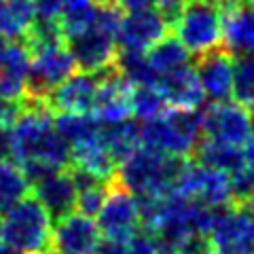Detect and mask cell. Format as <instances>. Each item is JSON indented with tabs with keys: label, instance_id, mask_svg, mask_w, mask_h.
Here are the masks:
<instances>
[{
	"label": "cell",
	"instance_id": "cell-1",
	"mask_svg": "<svg viewBox=\"0 0 254 254\" xmlns=\"http://www.w3.org/2000/svg\"><path fill=\"white\" fill-rule=\"evenodd\" d=\"M53 117L55 115L47 102L26 100L23 113L4 133L6 157L17 165L26 161H43L53 168H66L70 161V146L55 129Z\"/></svg>",
	"mask_w": 254,
	"mask_h": 254
},
{
	"label": "cell",
	"instance_id": "cell-2",
	"mask_svg": "<svg viewBox=\"0 0 254 254\" xmlns=\"http://www.w3.org/2000/svg\"><path fill=\"white\" fill-rule=\"evenodd\" d=\"M189 159L174 157L161 150L138 146L133 153L119 165L117 180L133 193L138 199L144 197H163L176 187L182 168Z\"/></svg>",
	"mask_w": 254,
	"mask_h": 254
},
{
	"label": "cell",
	"instance_id": "cell-3",
	"mask_svg": "<svg viewBox=\"0 0 254 254\" xmlns=\"http://www.w3.org/2000/svg\"><path fill=\"white\" fill-rule=\"evenodd\" d=\"M123 11L117 4L98 6L95 19L85 32L70 38L66 43L76 70L89 74H98L102 70L115 66L119 55V26Z\"/></svg>",
	"mask_w": 254,
	"mask_h": 254
},
{
	"label": "cell",
	"instance_id": "cell-4",
	"mask_svg": "<svg viewBox=\"0 0 254 254\" xmlns=\"http://www.w3.org/2000/svg\"><path fill=\"white\" fill-rule=\"evenodd\" d=\"M53 218L34 195H26L0 216V242L21 254L49 250Z\"/></svg>",
	"mask_w": 254,
	"mask_h": 254
},
{
	"label": "cell",
	"instance_id": "cell-5",
	"mask_svg": "<svg viewBox=\"0 0 254 254\" xmlns=\"http://www.w3.org/2000/svg\"><path fill=\"white\" fill-rule=\"evenodd\" d=\"M201 138V113L168 108L150 121L140 125V144L174 157L189 159Z\"/></svg>",
	"mask_w": 254,
	"mask_h": 254
},
{
	"label": "cell",
	"instance_id": "cell-6",
	"mask_svg": "<svg viewBox=\"0 0 254 254\" xmlns=\"http://www.w3.org/2000/svg\"><path fill=\"white\" fill-rule=\"evenodd\" d=\"M170 30L190 55H205L222 47V6L214 0H185Z\"/></svg>",
	"mask_w": 254,
	"mask_h": 254
},
{
	"label": "cell",
	"instance_id": "cell-7",
	"mask_svg": "<svg viewBox=\"0 0 254 254\" xmlns=\"http://www.w3.org/2000/svg\"><path fill=\"white\" fill-rule=\"evenodd\" d=\"M76 72V64L72 60L66 41H55L38 45L30 49V68L26 78V100L47 102L51 91L64 83L68 76Z\"/></svg>",
	"mask_w": 254,
	"mask_h": 254
},
{
	"label": "cell",
	"instance_id": "cell-8",
	"mask_svg": "<svg viewBox=\"0 0 254 254\" xmlns=\"http://www.w3.org/2000/svg\"><path fill=\"white\" fill-rule=\"evenodd\" d=\"M95 225L102 240L106 242H127L142 229V214L138 197L129 193L117 176L110 180L108 195L95 214Z\"/></svg>",
	"mask_w": 254,
	"mask_h": 254
},
{
	"label": "cell",
	"instance_id": "cell-9",
	"mask_svg": "<svg viewBox=\"0 0 254 254\" xmlns=\"http://www.w3.org/2000/svg\"><path fill=\"white\" fill-rule=\"evenodd\" d=\"M201 113V138L244 146L254 131V110L240 102H210Z\"/></svg>",
	"mask_w": 254,
	"mask_h": 254
},
{
	"label": "cell",
	"instance_id": "cell-10",
	"mask_svg": "<svg viewBox=\"0 0 254 254\" xmlns=\"http://www.w3.org/2000/svg\"><path fill=\"white\" fill-rule=\"evenodd\" d=\"M174 190H178L193 201H199L212 208L231 205V193H229V174L205 168L195 161H187L180 176L176 180Z\"/></svg>",
	"mask_w": 254,
	"mask_h": 254
},
{
	"label": "cell",
	"instance_id": "cell-11",
	"mask_svg": "<svg viewBox=\"0 0 254 254\" xmlns=\"http://www.w3.org/2000/svg\"><path fill=\"white\" fill-rule=\"evenodd\" d=\"M208 240L212 254H254V218L231 205L212 227Z\"/></svg>",
	"mask_w": 254,
	"mask_h": 254
},
{
	"label": "cell",
	"instance_id": "cell-12",
	"mask_svg": "<svg viewBox=\"0 0 254 254\" xmlns=\"http://www.w3.org/2000/svg\"><path fill=\"white\" fill-rule=\"evenodd\" d=\"M119 26V51L146 53L170 32V21L159 9L125 11Z\"/></svg>",
	"mask_w": 254,
	"mask_h": 254
},
{
	"label": "cell",
	"instance_id": "cell-13",
	"mask_svg": "<svg viewBox=\"0 0 254 254\" xmlns=\"http://www.w3.org/2000/svg\"><path fill=\"white\" fill-rule=\"evenodd\" d=\"M102 244L100 229L91 216L72 212L55 220L49 250L53 254H95Z\"/></svg>",
	"mask_w": 254,
	"mask_h": 254
},
{
	"label": "cell",
	"instance_id": "cell-14",
	"mask_svg": "<svg viewBox=\"0 0 254 254\" xmlns=\"http://www.w3.org/2000/svg\"><path fill=\"white\" fill-rule=\"evenodd\" d=\"M131 89L117 66L98 72V95L93 115L100 123H117L131 117Z\"/></svg>",
	"mask_w": 254,
	"mask_h": 254
},
{
	"label": "cell",
	"instance_id": "cell-15",
	"mask_svg": "<svg viewBox=\"0 0 254 254\" xmlns=\"http://www.w3.org/2000/svg\"><path fill=\"white\" fill-rule=\"evenodd\" d=\"M233 62H235V55L229 53L225 47H218V49L197 58L193 68L197 72V78H199L205 100L210 102L231 100Z\"/></svg>",
	"mask_w": 254,
	"mask_h": 254
},
{
	"label": "cell",
	"instance_id": "cell-16",
	"mask_svg": "<svg viewBox=\"0 0 254 254\" xmlns=\"http://www.w3.org/2000/svg\"><path fill=\"white\" fill-rule=\"evenodd\" d=\"M95 95H98V74L74 72L51 91L47 104L53 115H89L93 113Z\"/></svg>",
	"mask_w": 254,
	"mask_h": 254
},
{
	"label": "cell",
	"instance_id": "cell-17",
	"mask_svg": "<svg viewBox=\"0 0 254 254\" xmlns=\"http://www.w3.org/2000/svg\"><path fill=\"white\" fill-rule=\"evenodd\" d=\"M32 189H34L32 195L43 203V208L49 212L53 220H60L68 214L76 212V187L68 165L49 174L47 178L38 180Z\"/></svg>",
	"mask_w": 254,
	"mask_h": 254
},
{
	"label": "cell",
	"instance_id": "cell-18",
	"mask_svg": "<svg viewBox=\"0 0 254 254\" xmlns=\"http://www.w3.org/2000/svg\"><path fill=\"white\" fill-rule=\"evenodd\" d=\"M30 68V49L23 41H4L0 45V98L19 100L26 93Z\"/></svg>",
	"mask_w": 254,
	"mask_h": 254
},
{
	"label": "cell",
	"instance_id": "cell-19",
	"mask_svg": "<svg viewBox=\"0 0 254 254\" xmlns=\"http://www.w3.org/2000/svg\"><path fill=\"white\" fill-rule=\"evenodd\" d=\"M157 89L161 91L170 108L197 110L201 106V102L205 100L199 78H197V72L190 64H185V66L159 76Z\"/></svg>",
	"mask_w": 254,
	"mask_h": 254
},
{
	"label": "cell",
	"instance_id": "cell-20",
	"mask_svg": "<svg viewBox=\"0 0 254 254\" xmlns=\"http://www.w3.org/2000/svg\"><path fill=\"white\" fill-rule=\"evenodd\" d=\"M222 47L231 55L254 53V6L222 9Z\"/></svg>",
	"mask_w": 254,
	"mask_h": 254
},
{
	"label": "cell",
	"instance_id": "cell-21",
	"mask_svg": "<svg viewBox=\"0 0 254 254\" xmlns=\"http://www.w3.org/2000/svg\"><path fill=\"white\" fill-rule=\"evenodd\" d=\"M68 165L74 170L91 174L95 178H102V180H113L119 170L115 159L108 155V150L100 142V133L91 140H85V142H78V144L70 146Z\"/></svg>",
	"mask_w": 254,
	"mask_h": 254
},
{
	"label": "cell",
	"instance_id": "cell-22",
	"mask_svg": "<svg viewBox=\"0 0 254 254\" xmlns=\"http://www.w3.org/2000/svg\"><path fill=\"white\" fill-rule=\"evenodd\" d=\"M190 157H193L195 163L225 174H233L246 163V155L242 146L225 144V142H216L208 138H199Z\"/></svg>",
	"mask_w": 254,
	"mask_h": 254
},
{
	"label": "cell",
	"instance_id": "cell-23",
	"mask_svg": "<svg viewBox=\"0 0 254 254\" xmlns=\"http://www.w3.org/2000/svg\"><path fill=\"white\" fill-rule=\"evenodd\" d=\"M100 142L108 150V155L115 159V163L121 165L140 146V125L131 119H123L117 123H102Z\"/></svg>",
	"mask_w": 254,
	"mask_h": 254
},
{
	"label": "cell",
	"instance_id": "cell-24",
	"mask_svg": "<svg viewBox=\"0 0 254 254\" xmlns=\"http://www.w3.org/2000/svg\"><path fill=\"white\" fill-rule=\"evenodd\" d=\"M34 21L32 0H4L0 4V36L4 41H26Z\"/></svg>",
	"mask_w": 254,
	"mask_h": 254
},
{
	"label": "cell",
	"instance_id": "cell-25",
	"mask_svg": "<svg viewBox=\"0 0 254 254\" xmlns=\"http://www.w3.org/2000/svg\"><path fill=\"white\" fill-rule=\"evenodd\" d=\"M95 13H98V4L93 0H66L58 17V28L64 41L68 43L70 38L85 32L93 23Z\"/></svg>",
	"mask_w": 254,
	"mask_h": 254
},
{
	"label": "cell",
	"instance_id": "cell-26",
	"mask_svg": "<svg viewBox=\"0 0 254 254\" xmlns=\"http://www.w3.org/2000/svg\"><path fill=\"white\" fill-rule=\"evenodd\" d=\"M146 58H148V64H150V68H153V72L159 78V76H163V74L172 72V70L189 64L190 53L182 47V43L176 36H163L157 45H153L146 51Z\"/></svg>",
	"mask_w": 254,
	"mask_h": 254
},
{
	"label": "cell",
	"instance_id": "cell-27",
	"mask_svg": "<svg viewBox=\"0 0 254 254\" xmlns=\"http://www.w3.org/2000/svg\"><path fill=\"white\" fill-rule=\"evenodd\" d=\"M55 129L62 133V138L68 142V146H74L78 142L91 140L100 133V119L93 113L89 115H66V113H58V117L53 119Z\"/></svg>",
	"mask_w": 254,
	"mask_h": 254
},
{
	"label": "cell",
	"instance_id": "cell-28",
	"mask_svg": "<svg viewBox=\"0 0 254 254\" xmlns=\"http://www.w3.org/2000/svg\"><path fill=\"white\" fill-rule=\"evenodd\" d=\"M28 180L23 176L21 168L9 157L0 161V216L17 203L21 197L28 195Z\"/></svg>",
	"mask_w": 254,
	"mask_h": 254
},
{
	"label": "cell",
	"instance_id": "cell-29",
	"mask_svg": "<svg viewBox=\"0 0 254 254\" xmlns=\"http://www.w3.org/2000/svg\"><path fill=\"white\" fill-rule=\"evenodd\" d=\"M115 66H117V70L123 74V78L131 87L157 85V74L153 72V68H150L146 53H140V51H119Z\"/></svg>",
	"mask_w": 254,
	"mask_h": 254
},
{
	"label": "cell",
	"instance_id": "cell-30",
	"mask_svg": "<svg viewBox=\"0 0 254 254\" xmlns=\"http://www.w3.org/2000/svg\"><path fill=\"white\" fill-rule=\"evenodd\" d=\"M231 98L242 106L254 110V53L235 55Z\"/></svg>",
	"mask_w": 254,
	"mask_h": 254
},
{
	"label": "cell",
	"instance_id": "cell-31",
	"mask_svg": "<svg viewBox=\"0 0 254 254\" xmlns=\"http://www.w3.org/2000/svg\"><path fill=\"white\" fill-rule=\"evenodd\" d=\"M168 108V102L157 89V85H142L131 89V117L140 119L142 123L163 115Z\"/></svg>",
	"mask_w": 254,
	"mask_h": 254
},
{
	"label": "cell",
	"instance_id": "cell-32",
	"mask_svg": "<svg viewBox=\"0 0 254 254\" xmlns=\"http://www.w3.org/2000/svg\"><path fill=\"white\" fill-rule=\"evenodd\" d=\"M229 193H231V205H242L254 197V165L244 163L237 172L229 174Z\"/></svg>",
	"mask_w": 254,
	"mask_h": 254
},
{
	"label": "cell",
	"instance_id": "cell-33",
	"mask_svg": "<svg viewBox=\"0 0 254 254\" xmlns=\"http://www.w3.org/2000/svg\"><path fill=\"white\" fill-rule=\"evenodd\" d=\"M185 0H115V4L119 6L121 11H138V9H159L170 21V28H172V21L174 17L178 15L180 6Z\"/></svg>",
	"mask_w": 254,
	"mask_h": 254
},
{
	"label": "cell",
	"instance_id": "cell-34",
	"mask_svg": "<svg viewBox=\"0 0 254 254\" xmlns=\"http://www.w3.org/2000/svg\"><path fill=\"white\" fill-rule=\"evenodd\" d=\"M26 108V100L19 98V100H6V98H0V131L6 133L13 127V123L19 119V115L23 113Z\"/></svg>",
	"mask_w": 254,
	"mask_h": 254
},
{
	"label": "cell",
	"instance_id": "cell-35",
	"mask_svg": "<svg viewBox=\"0 0 254 254\" xmlns=\"http://www.w3.org/2000/svg\"><path fill=\"white\" fill-rule=\"evenodd\" d=\"M66 0H32L36 21H58Z\"/></svg>",
	"mask_w": 254,
	"mask_h": 254
},
{
	"label": "cell",
	"instance_id": "cell-36",
	"mask_svg": "<svg viewBox=\"0 0 254 254\" xmlns=\"http://www.w3.org/2000/svg\"><path fill=\"white\" fill-rule=\"evenodd\" d=\"M246 148H244V155H246V163H250V165H254V131H252V136H250V140L244 144Z\"/></svg>",
	"mask_w": 254,
	"mask_h": 254
},
{
	"label": "cell",
	"instance_id": "cell-37",
	"mask_svg": "<svg viewBox=\"0 0 254 254\" xmlns=\"http://www.w3.org/2000/svg\"><path fill=\"white\" fill-rule=\"evenodd\" d=\"M214 2H218L222 9H229V6H237V4H244L246 0H214Z\"/></svg>",
	"mask_w": 254,
	"mask_h": 254
},
{
	"label": "cell",
	"instance_id": "cell-38",
	"mask_svg": "<svg viewBox=\"0 0 254 254\" xmlns=\"http://www.w3.org/2000/svg\"><path fill=\"white\" fill-rule=\"evenodd\" d=\"M6 157V140H4V133L0 131V161Z\"/></svg>",
	"mask_w": 254,
	"mask_h": 254
},
{
	"label": "cell",
	"instance_id": "cell-39",
	"mask_svg": "<svg viewBox=\"0 0 254 254\" xmlns=\"http://www.w3.org/2000/svg\"><path fill=\"white\" fill-rule=\"evenodd\" d=\"M0 254H21V252L13 250L11 246H6V244H0Z\"/></svg>",
	"mask_w": 254,
	"mask_h": 254
},
{
	"label": "cell",
	"instance_id": "cell-40",
	"mask_svg": "<svg viewBox=\"0 0 254 254\" xmlns=\"http://www.w3.org/2000/svg\"><path fill=\"white\" fill-rule=\"evenodd\" d=\"M98 6H104V4H115V0H93Z\"/></svg>",
	"mask_w": 254,
	"mask_h": 254
},
{
	"label": "cell",
	"instance_id": "cell-41",
	"mask_svg": "<svg viewBox=\"0 0 254 254\" xmlns=\"http://www.w3.org/2000/svg\"><path fill=\"white\" fill-rule=\"evenodd\" d=\"M157 254H168V252H163V250H159V252H157Z\"/></svg>",
	"mask_w": 254,
	"mask_h": 254
},
{
	"label": "cell",
	"instance_id": "cell-42",
	"mask_svg": "<svg viewBox=\"0 0 254 254\" xmlns=\"http://www.w3.org/2000/svg\"><path fill=\"white\" fill-rule=\"evenodd\" d=\"M2 43H4V38H2V36H0V45H2Z\"/></svg>",
	"mask_w": 254,
	"mask_h": 254
},
{
	"label": "cell",
	"instance_id": "cell-43",
	"mask_svg": "<svg viewBox=\"0 0 254 254\" xmlns=\"http://www.w3.org/2000/svg\"><path fill=\"white\" fill-rule=\"evenodd\" d=\"M250 2H252V6H254V0H250Z\"/></svg>",
	"mask_w": 254,
	"mask_h": 254
},
{
	"label": "cell",
	"instance_id": "cell-44",
	"mask_svg": "<svg viewBox=\"0 0 254 254\" xmlns=\"http://www.w3.org/2000/svg\"><path fill=\"white\" fill-rule=\"evenodd\" d=\"M2 2H4V0H0V4H2Z\"/></svg>",
	"mask_w": 254,
	"mask_h": 254
}]
</instances>
